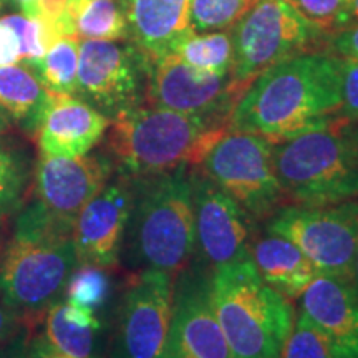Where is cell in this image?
<instances>
[{
	"instance_id": "cell-1",
	"label": "cell",
	"mask_w": 358,
	"mask_h": 358,
	"mask_svg": "<svg viewBox=\"0 0 358 358\" xmlns=\"http://www.w3.org/2000/svg\"><path fill=\"white\" fill-rule=\"evenodd\" d=\"M340 58L302 53L254 78L231 115V129L274 145L340 120Z\"/></svg>"
},
{
	"instance_id": "cell-2",
	"label": "cell",
	"mask_w": 358,
	"mask_h": 358,
	"mask_svg": "<svg viewBox=\"0 0 358 358\" xmlns=\"http://www.w3.org/2000/svg\"><path fill=\"white\" fill-rule=\"evenodd\" d=\"M229 129V120L141 105L111 118L106 148L120 174L146 178L199 166Z\"/></svg>"
},
{
	"instance_id": "cell-3",
	"label": "cell",
	"mask_w": 358,
	"mask_h": 358,
	"mask_svg": "<svg viewBox=\"0 0 358 358\" xmlns=\"http://www.w3.org/2000/svg\"><path fill=\"white\" fill-rule=\"evenodd\" d=\"M211 303L232 358H279L295 324L292 303L266 284L252 256L214 268Z\"/></svg>"
},
{
	"instance_id": "cell-4",
	"label": "cell",
	"mask_w": 358,
	"mask_h": 358,
	"mask_svg": "<svg viewBox=\"0 0 358 358\" xmlns=\"http://www.w3.org/2000/svg\"><path fill=\"white\" fill-rule=\"evenodd\" d=\"M133 181L134 203L128 224L133 259L145 268L176 274L196 249L192 169L179 166Z\"/></svg>"
},
{
	"instance_id": "cell-5",
	"label": "cell",
	"mask_w": 358,
	"mask_h": 358,
	"mask_svg": "<svg viewBox=\"0 0 358 358\" xmlns=\"http://www.w3.org/2000/svg\"><path fill=\"white\" fill-rule=\"evenodd\" d=\"M77 266L71 232L48 221L32 204L27 206L0 256L2 302L20 313L47 310Z\"/></svg>"
},
{
	"instance_id": "cell-6",
	"label": "cell",
	"mask_w": 358,
	"mask_h": 358,
	"mask_svg": "<svg viewBox=\"0 0 358 358\" xmlns=\"http://www.w3.org/2000/svg\"><path fill=\"white\" fill-rule=\"evenodd\" d=\"M347 120L275 145L274 163L285 201L327 206L358 198V148Z\"/></svg>"
},
{
	"instance_id": "cell-7",
	"label": "cell",
	"mask_w": 358,
	"mask_h": 358,
	"mask_svg": "<svg viewBox=\"0 0 358 358\" xmlns=\"http://www.w3.org/2000/svg\"><path fill=\"white\" fill-rule=\"evenodd\" d=\"M232 77L252 83L279 62L320 53L329 38L294 10L287 0H256L232 27Z\"/></svg>"
},
{
	"instance_id": "cell-8",
	"label": "cell",
	"mask_w": 358,
	"mask_h": 358,
	"mask_svg": "<svg viewBox=\"0 0 358 358\" xmlns=\"http://www.w3.org/2000/svg\"><path fill=\"white\" fill-rule=\"evenodd\" d=\"M275 145L229 129L201 163L203 173L252 219L271 217L285 201L274 163Z\"/></svg>"
},
{
	"instance_id": "cell-9",
	"label": "cell",
	"mask_w": 358,
	"mask_h": 358,
	"mask_svg": "<svg viewBox=\"0 0 358 358\" xmlns=\"http://www.w3.org/2000/svg\"><path fill=\"white\" fill-rule=\"evenodd\" d=\"M267 232L297 245L319 274L352 282L358 249V201L280 208L268 217Z\"/></svg>"
},
{
	"instance_id": "cell-10",
	"label": "cell",
	"mask_w": 358,
	"mask_h": 358,
	"mask_svg": "<svg viewBox=\"0 0 358 358\" xmlns=\"http://www.w3.org/2000/svg\"><path fill=\"white\" fill-rule=\"evenodd\" d=\"M150 65L131 42L82 40L77 93L111 120L146 101Z\"/></svg>"
},
{
	"instance_id": "cell-11",
	"label": "cell",
	"mask_w": 358,
	"mask_h": 358,
	"mask_svg": "<svg viewBox=\"0 0 358 358\" xmlns=\"http://www.w3.org/2000/svg\"><path fill=\"white\" fill-rule=\"evenodd\" d=\"M249 85L234 80L232 73H203L176 53H168L151 62L146 101L158 108L231 122L232 111Z\"/></svg>"
},
{
	"instance_id": "cell-12",
	"label": "cell",
	"mask_w": 358,
	"mask_h": 358,
	"mask_svg": "<svg viewBox=\"0 0 358 358\" xmlns=\"http://www.w3.org/2000/svg\"><path fill=\"white\" fill-rule=\"evenodd\" d=\"M113 168V161L105 155L40 156L34 174L32 206L55 226L71 232L85 206L110 182Z\"/></svg>"
},
{
	"instance_id": "cell-13",
	"label": "cell",
	"mask_w": 358,
	"mask_h": 358,
	"mask_svg": "<svg viewBox=\"0 0 358 358\" xmlns=\"http://www.w3.org/2000/svg\"><path fill=\"white\" fill-rule=\"evenodd\" d=\"M174 284L169 272L143 268L129 280L120 307L115 358H156L173 317Z\"/></svg>"
},
{
	"instance_id": "cell-14",
	"label": "cell",
	"mask_w": 358,
	"mask_h": 358,
	"mask_svg": "<svg viewBox=\"0 0 358 358\" xmlns=\"http://www.w3.org/2000/svg\"><path fill=\"white\" fill-rule=\"evenodd\" d=\"M156 358H232L211 303L209 280L185 274L174 289L173 317Z\"/></svg>"
},
{
	"instance_id": "cell-15",
	"label": "cell",
	"mask_w": 358,
	"mask_h": 358,
	"mask_svg": "<svg viewBox=\"0 0 358 358\" xmlns=\"http://www.w3.org/2000/svg\"><path fill=\"white\" fill-rule=\"evenodd\" d=\"M196 245L213 268L250 257L254 219L203 171H192Z\"/></svg>"
},
{
	"instance_id": "cell-16",
	"label": "cell",
	"mask_w": 358,
	"mask_h": 358,
	"mask_svg": "<svg viewBox=\"0 0 358 358\" xmlns=\"http://www.w3.org/2000/svg\"><path fill=\"white\" fill-rule=\"evenodd\" d=\"M134 203L133 178H116L85 206L75 219L71 239L78 264L113 267L118 262Z\"/></svg>"
},
{
	"instance_id": "cell-17",
	"label": "cell",
	"mask_w": 358,
	"mask_h": 358,
	"mask_svg": "<svg viewBox=\"0 0 358 358\" xmlns=\"http://www.w3.org/2000/svg\"><path fill=\"white\" fill-rule=\"evenodd\" d=\"M108 127L110 120L82 98L50 92L35 136L42 156L80 158L100 143Z\"/></svg>"
},
{
	"instance_id": "cell-18",
	"label": "cell",
	"mask_w": 358,
	"mask_h": 358,
	"mask_svg": "<svg viewBox=\"0 0 358 358\" xmlns=\"http://www.w3.org/2000/svg\"><path fill=\"white\" fill-rule=\"evenodd\" d=\"M301 299L302 312L340 358H358V292L352 282L317 274Z\"/></svg>"
},
{
	"instance_id": "cell-19",
	"label": "cell",
	"mask_w": 358,
	"mask_h": 358,
	"mask_svg": "<svg viewBox=\"0 0 358 358\" xmlns=\"http://www.w3.org/2000/svg\"><path fill=\"white\" fill-rule=\"evenodd\" d=\"M128 40L151 62L176 50L194 32L191 0H122Z\"/></svg>"
},
{
	"instance_id": "cell-20",
	"label": "cell",
	"mask_w": 358,
	"mask_h": 358,
	"mask_svg": "<svg viewBox=\"0 0 358 358\" xmlns=\"http://www.w3.org/2000/svg\"><path fill=\"white\" fill-rule=\"evenodd\" d=\"M250 256L266 284L287 299H299L319 271L297 245L267 232L257 241Z\"/></svg>"
},
{
	"instance_id": "cell-21",
	"label": "cell",
	"mask_w": 358,
	"mask_h": 358,
	"mask_svg": "<svg viewBox=\"0 0 358 358\" xmlns=\"http://www.w3.org/2000/svg\"><path fill=\"white\" fill-rule=\"evenodd\" d=\"M50 92L24 62L0 66V110L25 131H37Z\"/></svg>"
},
{
	"instance_id": "cell-22",
	"label": "cell",
	"mask_w": 358,
	"mask_h": 358,
	"mask_svg": "<svg viewBox=\"0 0 358 358\" xmlns=\"http://www.w3.org/2000/svg\"><path fill=\"white\" fill-rule=\"evenodd\" d=\"M100 327L95 312L73 307L66 302H55L47 312L45 337L48 345L65 355L92 358Z\"/></svg>"
},
{
	"instance_id": "cell-23",
	"label": "cell",
	"mask_w": 358,
	"mask_h": 358,
	"mask_svg": "<svg viewBox=\"0 0 358 358\" xmlns=\"http://www.w3.org/2000/svg\"><path fill=\"white\" fill-rule=\"evenodd\" d=\"M80 38L60 37L53 42L45 55L27 64L35 71L40 83L52 93L75 95L78 82Z\"/></svg>"
},
{
	"instance_id": "cell-24",
	"label": "cell",
	"mask_w": 358,
	"mask_h": 358,
	"mask_svg": "<svg viewBox=\"0 0 358 358\" xmlns=\"http://www.w3.org/2000/svg\"><path fill=\"white\" fill-rule=\"evenodd\" d=\"M73 20L82 40H128L122 0H75Z\"/></svg>"
},
{
	"instance_id": "cell-25",
	"label": "cell",
	"mask_w": 358,
	"mask_h": 358,
	"mask_svg": "<svg viewBox=\"0 0 358 358\" xmlns=\"http://www.w3.org/2000/svg\"><path fill=\"white\" fill-rule=\"evenodd\" d=\"M173 53L192 69L211 75H227L232 70L234 50L227 32H192Z\"/></svg>"
},
{
	"instance_id": "cell-26",
	"label": "cell",
	"mask_w": 358,
	"mask_h": 358,
	"mask_svg": "<svg viewBox=\"0 0 358 358\" xmlns=\"http://www.w3.org/2000/svg\"><path fill=\"white\" fill-rule=\"evenodd\" d=\"M110 289L111 282L105 268L92 264H78L66 280L65 302L96 313L108 301Z\"/></svg>"
},
{
	"instance_id": "cell-27",
	"label": "cell",
	"mask_w": 358,
	"mask_h": 358,
	"mask_svg": "<svg viewBox=\"0 0 358 358\" xmlns=\"http://www.w3.org/2000/svg\"><path fill=\"white\" fill-rule=\"evenodd\" d=\"M27 179L29 171L22 151L0 143V219L19 211L25 196Z\"/></svg>"
},
{
	"instance_id": "cell-28",
	"label": "cell",
	"mask_w": 358,
	"mask_h": 358,
	"mask_svg": "<svg viewBox=\"0 0 358 358\" xmlns=\"http://www.w3.org/2000/svg\"><path fill=\"white\" fill-rule=\"evenodd\" d=\"M256 0H191V22L194 32H221L252 7Z\"/></svg>"
},
{
	"instance_id": "cell-29",
	"label": "cell",
	"mask_w": 358,
	"mask_h": 358,
	"mask_svg": "<svg viewBox=\"0 0 358 358\" xmlns=\"http://www.w3.org/2000/svg\"><path fill=\"white\" fill-rule=\"evenodd\" d=\"M307 24L330 38L350 27V0H287Z\"/></svg>"
},
{
	"instance_id": "cell-30",
	"label": "cell",
	"mask_w": 358,
	"mask_h": 358,
	"mask_svg": "<svg viewBox=\"0 0 358 358\" xmlns=\"http://www.w3.org/2000/svg\"><path fill=\"white\" fill-rule=\"evenodd\" d=\"M279 358H340L329 338L301 312Z\"/></svg>"
},
{
	"instance_id": "cell-31",
	"label": "cell",
	"mask_w": 358,
	"mask_h": 358,
	"mask_svg": "<svg viewBox=\"0 0 358 358\" xmlns=\"http://www.w3.org/2000/svg\"><path fill=\"white\" fill-rule=\"evenodd\" d=\"M75 0H32L20 8L24 15L47 27L55 38L77 37L73 20Z\"/></svg>"
},
{
	"instance_id": "cell-32",
	"label": "cell",
	"mask_w": 358,
	"mask_h": 358,
	"mask_svg": "<svg viewBox=\"0 0 358 358\" xmlns=\"http://www.w3.org/2000/svg\"><path fill=\"white\" fill-rule=\"evenodd\" d=\"M340 58V118L347 122H358V60L357 58Z\"/></svg>"
},
{
	"instance_id": "cell-33",
	"label": "cell",
	"mask_w": 358,
	"mask_h": 358,
	"mask_svg": "<svg viewBox=\"0 0 358 358\" xmlns=\"http://www.w3.org/2000/svg\"><path fill=\"white\" fill-rule=\"evenodd\" d=\"M22 62L20 40L15 30L0 17V66L12 65Z\"/></svg>"
},
{
	"instance_id": "cell-34",
	"label": "cell",
	"mask_w": 358,
	"mask_h": 358,
	"mask_svg": "<svg viewBox=\"0 0 358 358\" xmlns=\"http://www.w3.org/2000/svg\"><path fill=\"white\" fill-rule=\"evenodd\" d=\"M329 45L337 57L358 60V25L347 27L329 38Z\"/></svg>"
},
{
	"instance_id": "cell-35",
	"label": "cell",
	"mask_w": 358,
	"mask_h": 358,
	"mask_svg": "<svg viewBox=\"0 0 358 358\" xmlns=\"http://www.w3.org/2000/svg\"><path fill=\"white\" fill-rule=\"evenodd\" d=\"M22 322V313L7 303H0V345L8 342L17 334Z\"/></svg>"
},
{
	"instance_id": "cell-36",
	"label": "cell",
	"mask_w": 358,
	"mask_h": 358,
	"mask_svg": "<svg viewBox=\"0 0 358 358\" xmlns=\"http://www.w3.org/2000/svg\"><path fill=\"white\" fill-rule=\"evenodd\" d=\"M0 358H32L29 343L25 338H19L15 343H10L6 350L0 352Z\"/></svg>"
},
{
	"instance_id": "cell-37",
	"label": "cell",
	"mask_w": 358,
	"mask_h": 358,
	"mask_svg": "<svg viewBox=\"0 0 358 358\" xmlns=\"http://www.w3.org/2000/svg\"><path fill=\"white\" fill-rule=\"evenodd\" d=\"M32 358H71V357L55 350V348H52L47 342H45L42 345H37L34 348Z\"/></svg>"
},
{
	"instance_id": "cell-38",
	"label": "cell",
	"mask_w": 358,
	"mask_h": 358,
	"mask_svg": "<svg viewBox=\"0 0 358 358\" xmlns=\"http://www.w3.org/2000/svg\"><path fill=\"white\" fill-rule=\"evenodd\" d=\"M8 129H10V120H8V116L0 110V134L7 133Z\"/></svg>"
},
{
	"instance_id": "cell-39",
	"label": "cell",
	"mask_w": 358,
	"mask_h": 358,
	"mask_svg": "<svg viewBox=\"0 0 358 358\" xmlns=\"http://www.w3.org/2000/svg\"><path fill=\"white\" fill-rule=\"evenodd\" d=\"M352 284H353V287H355V289H357V292H358V249H357V256H355V264H353Z\"/></svg>"
},
{
	"instance_id": "cell-40",
	"label": "cell",
	"mask_w": 358,
	"mask_h": 358,
	"mask_svg": "<svg viewBox=\"0 0 358 358\" xmlns=\"http://www.w3.org/2000/svg\"><path fill=\"white\" fill-rule=\"evenodd\" d=\"M350 15L352 19L358 20V0H350Z\"/></svg>"
},
{
	"instance_id": "cell-41",
	"label": "cell",
	"mask_w": 358,
	"mask_h": 358,
	"mask_svg": "<svg viewBox=\"0 0 358 358\" xmlns=\"http://www.w3.org/2000/svg\"><path fill=\"white\" fill-rule=\"evenodd\" d=\"M29 2H32V0H7V3H10V6L19 7V8H22L25 3H29Z\"/></svg>"
},
{
	"instance_id": "cell-42",
	"label": "cell",
	"mask_w": 358,
	"mask_h": 358,
	"mask_svg": "<svg viewBox=\"0 0 358 358\" xmlns=\"http://www.w3.org/2000/svg\"><path fill=\"white\" fill-rule=\"evenodd\" d=\"M6 3H7V0H0V12H2V8L6 7Z\"/></svg>"
},
{
	"instance_id": "cell-43",
	"label": "cell",
	"mask_w": 358,
	"mask_h": 358,
	"mask_svg": "<svg viewBox=\"0 0 358 358\" xmlns=\"http://www.w3.org/2000/svg\"><path fill=\"white\" fill-rule=\"evenodd\" d=\"M353 140H355V145H357V148H358V129H357V133L353 134Z\"/></svg>"
}]
</instances>
